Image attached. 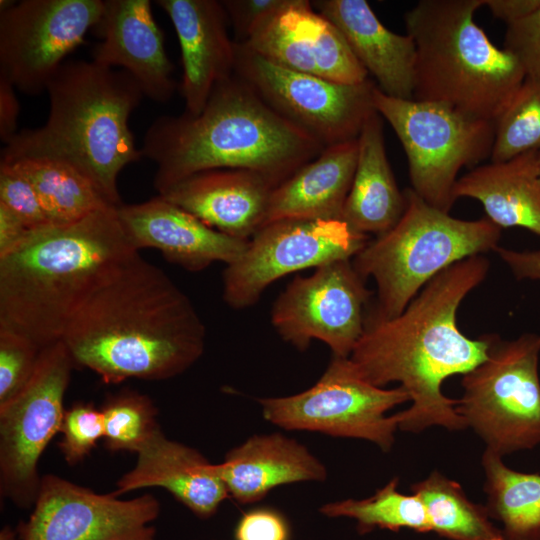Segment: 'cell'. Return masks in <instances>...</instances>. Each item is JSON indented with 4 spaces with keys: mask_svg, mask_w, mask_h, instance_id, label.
Listing matches in <instances>:
<instances>
[{
    "mask_svg": "<svg viewBox=\"0 0 540 540\" xmlns=\"http://www.w3.org/2000/svg\"><path fill=\"white\" fill-rule=\"evenodd\" d=\"M15 163L32 183L52 226L75 223L111 205L93 183L68 162L48 156L1 159Z\"/></svg>",
    "mask_w": 540,
    "mask_h": 540,
    "instance_id": "cell-28",
    "label": "cell"
},
{
    "mask_svg": "<svg viewBox=\"0 0 540 540\" xmlns=\"http://www.w3.org/2000/svg\"><path fill=\"white\" fill-rule=\"evenodd\" d=\"M482 6L484 0H421L404 23L416 48L413 99L494 123L526 74L475 23Z\"/></svg>",
    "mask_w": 540,
    "mask_h": 540,
    "instance_id": "cell-6",
    "label": "cell"
},
{
    "mask_svg": "<svg viewBox=\"0 0 540 540\" xmlns=\"http://www.w3.org/2000/svg\"><path fill=\"white\" fill-rule=\"evenodd\" d=\"M538 166H539V175H540V151H538Z\"/></svg>",
    "mask_w": 540,
    "mask_h": 540,
    "instance_id": "cell-45",
    "label": "cell"
},
{
    "mask_svg": "<svg viewBox=\"0 0 540 540\" xmlns=\"http://www.w3.org/2000/svg\"><path fill=\"white\" fill-rule=\"evenodd\" d=\"M147 487H160L202 519L214 515L229 497L215 464L199 451L168 439L160 430L137 453L135 466L116 483L121 494Z\"/></svg>",
    "mask_w": 540,
    "mask_h": 540,
    "instance_id": "cell-22",
    "label": "cell"
},
{
    "mask_svg": "<svg viewBox=\"0 0 540 540\" xmlns=\"http://www.w3.org/2000/svg\"><path fill=\"white\" fill-rule=\"evenodd\" d=\"M484 6L508 26L536 11L540 7V0H484Z\"/></svg>",
    "mask_w": 540,
    "mask_h": 540,
    "instance_id": "cell-43",
    "label": "cell"
},
{
    "mask_svg": "<svg viewBox=\"0 0 540 540\" xmlns=\"http://www.w3.org/2000/svg\"><path fill=\"white\" fill-rule=\"evenodd\" d=\"M368 236L342 220L281 219L266 224L245 251L226 265L223 299L241 310L258 302L265 289L287 274L353 257Z\"/></svg>",
    "mask_w": 540,
    "mask_h": 540,
    "instance_id": "cell-14",
    "label": "cell"
},
{
    "mask_svg": "<svg viewBox=\"0 0 540 540\" xmlns=\"http://www.w3.org/2000/svg\"><path fill=\"white\" fill-rule=\"evenodd\" d=\"M398 483L399 479L395 477L368 498L330 502L324 504L319 512L327 517L354 519L360 535L375 529L431 532V522L420 498L399 492Z\"/></svg>",
    "mask_w": 540,
    "mask_h": 540,
    "instance_id": "cell-31",
    "label": "cell"
},
{
    "mask_svg": "<svg viewBox=\"0 0 540 540\" xmlns=\"http://www.w3.org/2000/svg\"><path fill=\"white\" fill-rule=\"evenodd\" d=\"M275 188L253 171L213 169L193 174L159 195L219 232L250 240L264 225Z\"/></svg>",
    "mask_w": 540,
    "mask_h": 540,
    "instance_id": "cell-21",
    "label": "cell"
},
{
    "mask_svg": "<svg viewBox=\"0 0 540 540\" xmlns=\"http://www.w3.org/2000/svg\"><path fill=\"white\" fill-rule=\"evenodd\" d=\"M62 340L75 366L106 384L159 381L202 356L206 328L188 296L138 252L87 299Z\"/></svg>",
    "mask_w": 540,
    "mask_h": 540,
    "instance_id": "cell-2",
    "label": "cell"
},
{
    "mask_svg": "<svg viewBox=\"0 0 540 540\" xmlns=\"http://www.w3.org/2000/svg\"><path fill=\"white\" fill-rule=\"evenodd\" d=\"M229 497L247 505L290 483L325 481L327 469L306 446L281 433L254 435L215 464Z\"/></svg>",
    "mask_w": 540,
    "mask_h": 540,
    "instance_id": "cell-24",
    "label": "cell"
},
{
    "mask_svg": "<svg viewBox=\"0 0 540 540\" xmlns=\"http://www.w3.org/2000/svg\"><path fill=\"white\" fill-rule=\"evenodd\" d=\"M324 148L233 74L216 84L198 115L155 119L141 151L157 166L154 187L161 194L213 169L253 171L277 187Z\"/></svg>",
    "mask_w": 540,
    "mask_h": 540,
    "instance_id": "cell-3",
    "label": "cell"
},
{
    "mask_svg": "<svg viewBox=\"0 0 540 540\" xmlns=\"http://www.w3.org/2000/svg\"><path fill=\"white\" fill-rule=\"evenodd\" d=\"M494 251L516 279L540 281V250L517 251L497 246Z\"/></svg>",
    "mask_w": 540,
    "mask_h": 540,
    "instance_id": "cell-40",
    "label": "cell"
},
{
    "mask_svg": "<svg viewBox=\"0 0 540 540\" xmlns=\"http://www.w3.org/2000/svg\"><path fill=\"white\" fill-rule=\"evenodd\" d=\"M160 513L152 494L119 499L62 477L41 478L34 509L19 523V540H155L151 523Z\"/></svg>",
    "mask_w": 540,
    "mask_h": 540,
    "instance_id": "cell-16",
    "label": "cell"
},
{
    "mask_svg": "<svg viewBox=\"0 0 540 540\" xmlns=\"http://www.w3.org/2000/svg\"><path fill=\"white\" fill-rule=\"evenodd\" d=\"M504 49L519 61L526 77L540 80V7L507 26Z\"/></svg>",
    "mask_w": 540,
    "mask_h": 540,
    "instance_id": "cell-37",
    "label": "cell"
},
{
    "mask_svg": "<svg viewBox=\"0 0 540 540\" xmlns=\"http://www.w3.org/2000/svg\"><path fill=\"white\" fill-rule=\"evenodd\" d=\"M234 74L274 111L324 147L357 139L376 112L369 78L343 84L276 65L235 43Z\"/></svg>",
    "mask_w": 540,
    "mask_h": 540,
    "instance_id": "cell-12",
    "label": "cell"
},
{
    "mask_svg": "<svg viewBox=\"0 0 540 540\" xmlns=\"http://www.w3.org/2000/svg\"><path fill=\"white\" fill-rule=\"evenodd\" d=\"M364 281L351 259L322 265L308 277L297 276L275 300L271 324L299 351L317 339L333 356L347 358L365 326L372 292Z\"/></svg>",
    "mask_w": 540,
    "mask_h": 540,
    "instance_id": "cell-15",
    "label": "cell"
},
{
    "mask_svg": "<svg viewBox=\"0 0 540 540\" xmlns=\"http://www.w3.org/2000/svg\"><path fill=\"white\" fill-rule=\"evenodd\" d=\"M0 203L31 231L50 226L32 183L15 163L4 160L0 163Z\"/></svg>",
    "mask_w": 540,
    "mask_h": 540,
    "instance_id": "cell-36",
    "label": "cell"
},
{
    "mask_svg": "<svg viewBox=\"0 0 540 540\" xmlns=\"http://www.w3.org/2000/svg\"><path fill=\"white\" fill-rule=\"evenodd\" d=\"M404 194L406 207L399 221L368 241L352 260L364 280L374 279L377 303L371 311L382 318L400 314L447 267L494 251L501 236V228L487 217L454 218L426 203L411 188Z\"/></svg>",
    "mask_w": 540,
    "mask_h": 540,
    "instance_id": "cell-7",
    "label": "cell"
},
{
    "mask_svg": "<svg viewBox=\"0 0 540 540\" xmlns=\"http://www.w3.org/2000/svg\"><path fill=\"white\" fill-rule=\"evenodd\" d=\"M74 367L63 340L44 347L29 382L0 406V494L18 507L36 502L42 478L39 459L60 432Z\"/></svg>",
    "mask_w": 540,
    "mask_h": 540,
    "instance_id": "cell-11",
    "label": "cell"
},
{
    "mask_svg": "<svg viewBox=\"0 0 540 540\" xmlns=\"http://www.w3.org/2000/svg\"><path fill=\"white\" fill-rule=\"evenodd\" d=\"M117 212L137 251L157 249L168 262L191 272L202 271L214 262H234L249 242L209 227L159 194L145 202L122 204Z\"/></svg>",
    "mask_w": 540,
    "mask_h": 540,
    "instance_id": "cell-19",
    "label": "cell"
},
{
    "mask_svg": "<svg viewBox=\"0 0 540 540\" xmlns=\"http://www.w3.org/2000/svg\"><path fill=\"white\" fill-rule=\"evenodd\" d=\"M169 16L180 45L185 111L198 115L217 83L232 76L235 42L227 32V14L216 0H158Z\"/></svg>",
    "mask_w": 540,
    "mask_h": 540,
    "instance_id": "cell-20",
    "label": "cell"
},
{
    "mask_svg": "<svg viewBox=\"0 0 540 540\" xmlns=\"http://www.w3.org/2000/svg\"><path fill=\"white\" fill-rule=\"evenodd\" d=\"M313 6L338 28L384 94L413 99L416 48L411 36L385 27L366 0H318Z\"/></svg>",
    "mask_w": 540,
    "mask_h": 540,
    "instance_id": "cell-23",
    "label": "cell"
},
{
    "mask_svg": "<svg viewBox=\"0 0 540 540\" xmlns=\"http://www.w3.org/2000/svg\"><path fill=\"white\" fill-rule=\"evenodd\" d=\"M357 158V139L325 147L272 191L263 226L281 219L341 220Z\"/></svg>",
    "mask_w": 540,
    "mask_h": 540,
    "instance_id": "cell-25",
    "label": "cell"
},
{
    "mask_svg": "<svg viewBox=\"0 0 540 540\" xmlns=\"http://www.w3.org/2000/svg\"><path fill=\"white\" fill-rule=\"evenodd\" d=\"M431 522L432 532L449 540H504L485 505L472 502L459 483L431 472L411 486Z\"/></svg>",
    "mask_w": 540,
    "mask_h": 540,
    "instance_id": "cell-30",
    "label": "cell"
},
{
    "mask_svg": "<svg viewBox=\"0 0 540 540\" xmlns=\"http://www.w3.org/2000/svg\"><path fill=\"white\" fill-rule=\"evenodd\" d=\"M94 30L101 38L91 50L94 62L123 68L155 102L172 98L177 88L174 66L149 0H106Z\"/></svg>",
    "mask_w": 540,
    "mask_h": 540,
    "instance_id": "cell-18",
    "label": "cell"
},
{
    "mask_svg": "<svg viewBox=\"0 0 540 540\" xmlns=\"http://www.w3.org/2000/svg\"><path fill=\"white\" fill-rule=\"evenodd\" d=\"M282 0H223L221 1L228 20L233 26L236 41L247 40L256 25L276 7Z\"/></svg>",
    "mask_w": 540,
    "mask_h": 540,
    "instance_id": "cell-39",
    "label": "cell"
},
{
    "mask_svg": "<svg viewBox=\"0 0 540 540\" xmlns=\"http://www.w3.org/2000/svg\"><path fill=\"white\" fill-rule=\"evenodd\" d=\"M104 418V445L113 452L136 454L161 429L157 408L144 394L125 390L110 396L101 408Z\"/></svg>",
    "mask_w": 540,
    "mask_h": 540,
    "instance_id": "cell-33",
    "label": "cell"
},
{
    "mask_svg": "<svg viewBox=\"0 0 540 540\" xmlns=\"http://www.w3.org/2000/svg\"><path fill=\"white\" fill-rule=\"evenodd\" d=\"M46 92L45 125L18 132L5 145L1 159H62L86 176L111 205L121 206L118 175L143 157L129 128V117L144 96L138 83L123 69L93 60H66Z\"/></svg>",
    "mask_w": 540,
    "mask_h": 540,
    "instance_id": "cell-5",
    "label": "cell"
},
{
    "mask_svg": "<svg viewBox=\"0 0 540 540\" xmlns=\"http://www.w3.org/2000/svg\"><path fill=\"white\" fill-rule=\"evenodd\" d=\"M410 401L401 386L384 389L364 380L349 358L332 356L325 372L307 390L285 397L260 398L265 420L285 430L319 432L370 441L391 450L398 429L387 412Z\"/></svg>",
    "mask_w": 540,
    "mask_h": 540,
    "instance_id": "cell-10",
    "label": "cell"
},
{
    "mask_svg": "<svg viewBox=\"0 0 540 540\" xmlns=\"http://www.w3.org/2000/svg\"><path fill=\"white\" fill-rule=\"evenodd\" d=\"M290 526L285 516L271 507H256L239 519L235 540H290Z\"/></svg>",
    "mask_w": 540,
    "mask_h": 540,
    "instance_id": "cell-38",
    "label": "cell"
},
{
    "mask_svg": "<svg viewBox=\"0 0 540 540\" xmlns=\"http://www.w3.org/2000/svg\"><path fill=\"white\" fill-rule=\"evenodd\" d=\"M42 349L28 337L0 328V406L29 382Z\"/></svg>",
    "mask_w": 540,
    "mask_h": 540,
    "instance_id": "cell-34",
    "label": "cell"
},
{
    "mask_svg": "<svg viewBox=\"0 0 540 540\" xmlns=\"http://www.w3.org/2000/svg\"><path fill=\"white\" fill-rule=\"evenodd\" d=\"M454 196L478 200L500 228L521 227L540 236L538 151L474 167L458 178Z\"/></svg>",
    "mask_w": 540,
    "mask_h": 540,
    "instance_id": "cell-26",
    "label": "cell"
},
{
    "mask_svg": "<svg viewBox=\"0 0 540 540\" xmlns=\"http://www.w3.org/2000/svg\"><path fill=\"white\" fill-rule=\"evenodd\" d=\"M491 162H504L529 151H540V80L526 77L494 122Z\"/></svg>",
    "mask_w": 540,
    "mask_h": 540,
    "instance_id": "cell-32",
    "label": "cell"
},
{
    "mask_svg": "<svg viewBox=\"0 0 540 540\" xmlns=\"http://www.w3.org/2000/svg\"><path fill=\"white\" fill-rule=\"evenodd\" d=\"M14 89L11 82L0 75V138L5 145L18 133L20 104Z\"/></svg>",
    "mask_w": 540,
    "mask_h": 540,
    "instance_id": "cell-41",
    "label": "cell"
},
{
    "mask_svg": "<svg viewBox=\"0 0 540 540\" xmlns=\"http://www.w3.org/2000/svg\"><path fill=\"white\" fill-rule=\"evenodd\" d=\"M490 517L501 524L504 540H540V472L507 467L502 456L485 449L481 459Z\"/></svg>",
    "mask_w": 540,
    "mask_h": 540,
    "instance_id": "cell-29",
    "label": "cell"
},
{
    "mask_svg": "<svg viewBox=\"0 0 540 540\" xmlns=\"http://www.w3.org/2000/svg\"><path fill=\"white\" fill-rule=\"evenodd\" d=\"M483 255L465 258L433 277L395 317L366 315L363 333L348 357L359 375L381 387L399 382L411 406L396 413L398 429L419 433L439 426L467 429L456 411L457 400L442 392L443 381L464 375L483 362L491 335L466 337L457 326L465 297L487 277Z\"/></svg>",
    "mask_w": 540,
    "mask_h": 540,
    "instance_id": "cell-1",
    "label": "cell"
},
{
    "mask_svg": "<svg viewBox=\"0 0 540 540\" xmlns=\"http://www.w3.org/2000/svg\"><path fill=\"white\" fill-rule=\"evenodd\" d=\"M107 207L66 226L32 231L0 257V328L41 348L62 340L81 306L137 251Z\"/></svg>",
    "mask_w": 540,
    "mask_h": 540,
    "instance_id": "cell-4",
    "label": "cell"
},
{
    "mask_svg": "<svg viewBox=\"0 0 540 540\" xmlns=\"http://www.w3.org/2000/svg\"><path fill=\"white\" fill-rule=\"evenodd\" d=\"M60 433L59 448L67 464L76 465L84 460L104 438V418L101 409L93 404H75L65 410Z\"/></svg>",
    "mask_w": 540,
    "mask_h": 540,
    "instance_id": "cell-35",
    "label": "cell"
},
{
    "mask_svg": "<svg viewBox=\"0 0 540 540\" xmlns=\"http://www.w3.org/2000/svg\"><path fill=\"white\" fill-rule=\"evenodd\" d=\"M357 140V165L341 220L359 234L379 236L403 215L405 194L399 190L387 159L377 112L367 119Z\"/></svg>",
    "mask_w": 540,
    "mask_h": 540,
    "instance_id": "cell-27",
    "label": "cell"
},
{
    "mask_svg": "<svg viewBox=\"0 0 540 540\" xmlns=\"http://www.w3.org/2000/svg\"><path fill=\"white\" fill-rule=\"evenodd\" d=\"M104 7L103 0H1L0 75L26 95L46 91Z\"/></svg>",
    "mask_w": 540,
    "mask_h": 540,
    "instance_id": "cell-13",
    "label": "cell"
},
{
    "mask_svg": "<svg viewBox=\"0 0 540 540\" xmlns=\"http://www.w3.org/2000/svg\"><path fill=\"white\" fill-rule=\"evenodd\" d=\"M540 334L491 335L486 359L465 373L456 411L500 456L540 444Z\"/></svg>",
    "mask_w": 540,
    "mask_h": 540,
    "instance_id": "cell-8",
    "label": "cell"
},
{
    "mask_svg": "<svg viewBox=\"0 0 540 540\" xmlns=\"http://www.w3.org/2000/svg\"><path fill=\"white\" fill-rule=\"evenodd\" d=\"M17 536L18 534L9 526L3 527L0 532V540H17Z\"/></svg>",
    "mask_w": 540,
    "mask_h": 540,
    "instance_id": "cell-44",
    "label": "cell"
},
{
    "mask_svg": "<svg viewBox=\"0 0 540 540\" xmlns=\"http://www.w3.org/2000/svg\"><path fill=\"white\" fill-rule=\"evenodd\" d=\"M373 102L402 144L411 189L432 207L449 213L456 201L459 171L491 156L494 123L443 104L394 98L377 85Z\"/></svg>",
    "mask_w": 540,
    "mask_h": 540,
    "instance_id": "cell-9",
    "label": "cell"
},
{
    "mask_svg": "<svg viewBox=\"0 0 540 540\" xmlns=\"http://www.w3.org/2000/svg\"><path fill=\"white\" fill-rule=\"evenodd\" d=\"M239 44L292 71L343 84L368 79L338 28L308 0H282Z\"/></svg>",
    "mask_w": 540,
    "mask_h": 540,
    "instance_id": "cell-17",
    "label": "cell"
},
{
    "mask_svg": "<svg viewBox=\"0 0 540 540\" xmlns=\"http://www.w3.org/2000/svg\"><path fill=\"white\" fill-rule=\"evenodd\" d=\"M31 232L12 210L0 203V257L16 249Z\"/></svg>",
    "mask_w": 540,
    "mask_h": 540,
    "instance_id": "cell-42",
    "label": "cell"
}]
</instances>
